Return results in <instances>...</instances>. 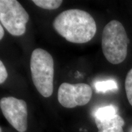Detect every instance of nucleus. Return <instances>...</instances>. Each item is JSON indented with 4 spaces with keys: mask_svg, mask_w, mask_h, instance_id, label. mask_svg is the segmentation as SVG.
<instances>
[{
    "mask_svg": "<svg viewBox=\"0 0 132 132\" xmlns=\"http://www.w3.org/2000/svg\"><path fill=\"white\" fill-rule=\"evenodd\" d=\"M95 122L98 132H123V126L125 125V121L118 114L106 119H95Z\"/></svg>",
    "mask_w": 132,
    "mask_h": 132,
    "instance_id": "obj_7",
    "label": "nucleus"
},
{
    "mask_svg": "<svg viewBox=\"0 0 132 132\" xmlns=\"http://www.w3.org/2000/svg\"><path fill=\"white\" fill-rule=\"evenodd\" d=\"M125 89L128 102L132 106V69L127 74L125 81Z\"/></svg>",
    "mask_w": 132,
    "mask_h": 132,
    "instance_id": "obj_11",
    "label": "nucleus"
},
{
    "mask_svg": "<svg viewBox=\"0 0 132 132\" xmlns=\"http://www.w3.org/2000/svg\"><path fill=\"white\" fill-rule=\"evenodd\" d=\"M7 72L2 61H0V83L3 84L7 78Z\"/></svg>",
    "mask_w": 132,
    "mask_h": 132,
    "instance_id": "obj_12",
    "label": "nucleus"
},
{
    "mask_svg": "<svg viewBox=\"0 0 132 132\" xmlns=\"http://www.w3.org/2000/svg\"><path fill=\"white\" fill-rule=\"evenodd\" d=\"M118 84L113 80L97 81L95 83V89L97 92H106L109 90L118 89Z\"/></svg>",
    "mask_w": 132,
    "mask_h": 132,
    "instance_id": "obj_9",
    "label": "nucleus"
},
{
    "mask_svg": "<svg viewBox=\"0 0 132 132\" xmlns=\"http://www.w3.org/2000/svg\"><path fill=\"white\" fill-rule=\"evenodd\" d=\"M118 108L114 105H108L97 109L94 114L95 119L103 120L115 116L118 114Z\"/></svg>",
    "mask_w": 132,
    "mask_h": 132,
    "instance_id": "obj_8",
    "label": "nucleus"
},
{
    "mask_svg": "<svg viewBox=\"0 0 132 132\" xmlns=\"http://www.w3.org/2000/svg\"><path fill=\"white\" fill-rule=\"evenodd\" d=\"M32 82L42 96L49 97L53 92L54 61L50 54L45 50H33L30 60Z\"/></svg>",
    "mask_w": 132,
    "mask_h": 132,
    "instance_id": "obj_3",
    "label": "nucleus"
},
{
    "mask_svg": "<svg viewBox=\"0 0 132 132\" xmlns=\"http://www.w3.org/2000/svg\"><path fill=\"white\" fill-rule=\"evenodd\" d=\"M53 26L60 36L68 42L84 44L94 37L97 26L94 18L86 11L72 9L59 14Z\"/></svg>",
    "mask_w": 132,
    "mask_h": 132,
    "instance_id": "obj_1",
    "label": "nucleus"
},
{
    "mask_svg": "<svg viewBox=\"0 0 132 132\" xmlns=\"http://www.w3.org/2000/svg\"><path fill=\"white\" fill-rule=\"evenodd\" d=\"M29 15L16 0L0 1V21L11 35L20 36L26 32Z\"/></svg>",
    "mask_w": 132,
    "mask_h": 132,
    "instance_id": "obj_4",
    "label": "nucleus"
},
{
    "mask_svg": "<svg viewBox=\"0 0 132 132\" xmlns=\"http://www.w3.org/2000/svg\"><path fill=\"white\" fill-rule=\"evenodd\" d=\"M0 131H1V132H2V128H1V130H0Z\"/></svg>",
    "mask_w": 132,
    "mask_h": 132,
    "instance_id": "obj_14",
    "label": "nucleus"
},
{
    "mask_svg": "<svg viewBox=\"0 0 132 132\" xmlns=\"http://www.w3.org/2000/svg\"><path fill=\"white\" fill-rule=\"evenodd\" d=\"M92 95V88L87 84L73 85L63 82L58 89L57 100L62 106L73 108L86 105L91 99Z\"/></svg>",
    "mask_w": 132,
    "mask_h": 132,
    "instance_id": "obj_5",
    "label": "nucleus"
},
{
    "mask_svg": "<svg viewBox=\"0 0 132 132\" xmlns=\"http://www.w3.org/2000/svg\"><path fill=\"white\" fill-rule=\"evenodd\" d=\"M1 111L9 123L19 132L28 128L27 104L23 100L14 97H3L0 100Z\"/></svg>",
    "mask_w": 132,
    "mask_h": 132,
    "instance_id": "obj_6",
    "label": "nucleus"
},
{
    "mask_svg": "<svg viewBox=\"0 0 132 132\" xmlns=\"http://www.w3.org/2000/svg\"><path fill=\"white\" fill-rule=\"evenodd\" d=\"M38 7L48 10L56 9L62 3V0H32Z\"/></svg>",
    "mask_w": 132,
    "mask_h": 132,
    "instance_id": "obj_10",
    "label": "nucleus"
},
{
    "mask_svg": "<svg viewBox=\"0 0 132 132\" xmlns=\"http://www.w3.org/2000/svg\"><path fill=\"white\" fill-rule=\"evenodd\" d=\"M130 132H132V128L131 129V131H130Z\"/></svg>",
    "mask_w": 132,
    "mask_h": 132,
    "instance_id": "obj_15",
    "label": "nucleus"
},
{
    "mask_svg": "<svg viewBox=\"0 0 132 132\" xmlns=\"http://www.w3.org/2000/svg\"><path fill=\"white\" fill-rule=\"evenodd\" d=\"M4 29H3V26L1 24V25H0V40H1V39H3V37H4Z\"/></svg>",
    "mask_w": 132,
    "mask_h": 132,
    "instance_id": "obj_13",
    "label": "nucleus"
},
{
    "mask_svg": "<svg viewBox=\"0 0 132 132\" xmlns=\"http://www.w3.org/2000/svg\"><path fill=\"white\" fill-rule=\"evenodd\" d=\"M129 42L125 29L120 21L112 20L104 27L102 51L105 58L110 63L119 64L125 60Z\"/></svg>",
    "mask_w": 132,
    "mask_h": 132,
    "instance_id": "obj_2",
    "label": "nucleus"
}]
</instances>
